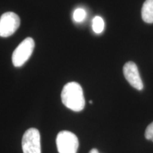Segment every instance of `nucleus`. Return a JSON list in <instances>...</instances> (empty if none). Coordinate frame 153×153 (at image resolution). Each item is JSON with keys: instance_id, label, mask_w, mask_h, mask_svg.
I'll use <instances>...</instances> for the list:
<instances>
[{"instance_id": "9b49d317", "label": "nucleus", "mask_w": 153, "mask_h": 153, "mask_svg": "<svg viewBox=\"0 0 153 153\" xmlns=\"http://www.w3.org/2000/svg\"><path fill=\"white\" fill-rule=\"evenodd\" d=\"M89 153H99V152L98 151V150H97V149L94 148V149H92V150H91L90 152H89Z\"/></svg>"}, {"instance_id": "39448f33", "label": "nucleus", "mask_w": 153, "mask_h": 153, "mask_svg": "<svg viewBox=\"0 0 153 153\" xmlns=\"http://www.w3.org/2000/svg\"><path fill=\"white\" fill-rule=\"evenodd\" d=\"M24 153H41V135L38 130L29 128L25 132L22 138Z\"/></svg>"}, {"instance_id": "423d86ee", "label": "nucleus", "mask_w": 153, "mask_h": 153, "mask_svg": "<svg viewBox=\"0 0 153 153\" xmlns=\"http://www.w3.org/2000/svg\"><path fill=\"white\" fill-rule=\"evenodd\" d=\"M123 74L132 87L140 91L143 89V83L135 63L133 62H126L123 66Z\"/></svg>"}, {"instance_id": "7ed1b4c3", "label": "nucleus", "mask_w": 153, "mask_h": 153, "mask_svg": "<svg viewBox=\"0 0 153 153\" xmlns=\"http://www.w3.org/2000/svg\"><path fill=\"white\" fill-rule=\"evenodd\" d=\"M56 145L59 153H76L79 140L73 133L62 131L57 134Z\"/></svg>"}, {"instance_id": "f257e3e1", "label": "nucleus", "mask_w": 153, "mask_h": 153, "mask_svg": "<svg viewBox=\"0 0 153 153\" xmlns=\"http://www.w3.org/2000/svg\"><path fill=\"white\" fill-rule=\"evenodd\" d=\"M61 99L62 104L73 111L79 112L85 108L83 89L77 82H69L64 86L61 93Z\"/></svg>"}, {"instance_id": "9d476101", "label": "nucleus", "mask_w": 153, "mask_h": 153, "mask_svg": "<svg viewBox=\"0 0 153 153\" xmlns=\"http://www.w3.org/2000/svg\"><path fill=\"white\" fill-rule=\"evenodd\" d=\"M145 136L146 139L153 142V122L147 127L146 130H145Z\"/></svg>"}, {"instance_id": "20e7f679", "label": "nucleus", "mask_w": 153, "mask_h": 153, "mask_svg": "<svg viewBox=\"0 0 153 153\" xmlns=\"http://www.w3.org/2000/svg\"><path fill=\"white\" fill-rule=\"evenodd\" d=\"M21 24L19 16L11 11L6 12L0 17V37L7 38L13 35Z\"/></svg>"}, {"instance_id": "1a4fd4ad", "label": "nucleus", "mask_w": 153, "mask_h": 153, "mask_svg": "<svg viewBox=\"0 0 153 153\" xmlns=\"http://www.w3.org/2000/svg\"><path fill=\"white\" fill-rule=\"evenodd\" d=\"M86 15H87V13H86L85 9L82 8H78L74 11L73 19L76 22H82L85 20Z\"/></svg>"}, {"instance_id": "f8f14e48", "label": "nucleus", "mask_w": 153, "mask_h": 153, "mask_svg": "<svg viewBox=\"0 0 153 153\" xmlns=\"http://www.w3.org/2000/svg\"><path fill=\"white\" fill-rule=\"evenodd\" d=\"M89 103H90V104H92V101H89Z\"/></svg>"}, {"instance_id": "6e6552de", "label": "nucleus", "mask_w": 153, "mask_h": 153, "mask_svg": "<svg viewBox=\"0 0 153 153\" xmlns=\"http://www.w3.org/2000/svg\"><path fill=\"white\" fill-rule=\"evenodd\" d=\"M92 29L96 33H102L104 29V22L101 16H97L93 19Z\"/></svg>"}, {"instance_id": "0eeeda50", "label": "nucleus", "mask_w": 153, "mask_h": 153, "mask_svg": "<svg viewBox=\"0 0 153 153\" xmlns=\"http://www.w3.org/2000/svg\"><path fill=\"white\" fill-rule=\"evenodd\" d=\"M142 18L145 22L153 23V0H146L142 8Z\"/></svg>"}, {"instance_id": "f03ea898", "label": "nucleus", "mask_w": 153, "mask_h": 153, "mask_svg": "<svg viewBox=\"0 0 153 153\" xmlns=\"http://www.w3.org/2000/svg\"><path fill=\"white\" fill-rule=\"evenodd\" d=\"M34 47H35V43L33 38H25L13 53V65L16 68L24 65L33 53Z\"/></svg>"}]
</instances>
